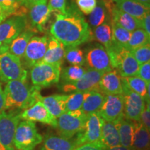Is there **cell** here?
I'll return each mask as SVG.
<instances>
[{
  "mask_svg": "<svg viewBox=\"0 0 150 150\" xmlns=\"http://www.w3.org/2000/svg\"><path fill=\"white\" fill-rule=\"evenodd\" d=\"M79 9L85 15L90 13L97 5V0H76Z\"/></svg>",
  "mask_w": 150,
  "mask_h": 150,
  "instance_id": "obj_40",
  "label": "cell"
},
{
  "mask_svg": "<svg viewBox=\"0 0 150 150\" xmlns=\"http://www.w3.org/2000/svg\"><path fill=\"white\" fill-rule=\"evenodd\" d=\"M6 18V17L5 16V15L4 14V13L1 11V9H0V23H1V22H3Z\"/></svg>",
  "mask_w": 150,
  "mask_h": 150,
  "instance_id": "obj_50",
  "label": "cell"
},
{
  "mask_svg": "<svg viewBox=\"0 0 150 150\" xmlns=\"http://www.w3.org/2000/svg\"><path fill=\"white\" fill-rule=\"evenodd\" d=\"M110 1H115V3H117V2H118V1H121V0H110Z\"/></svg>",
  "mask_w": 150,
  "mask_h": 150,
  "instance_id": "obj_51",
  "label": "cell"
},
{
  "mask_svg": "<svg viewBox=\"0 0 150 150\" xmlns=\"http://www.w3.org/2000/svg\"><path fill=\"white\" fill-rule=\"evenodd\" d=\"M64 58L71 65L82 66L86 63L83 52L78 47H66Z\"/></svg>",
  "mask_w": 150,
  "mask_h": 150,
  "instance_id": "obj_36",
  "label": "cell"
},
{
  "mask_svg": "<svg viewBox=\"0 0 150 150\" xmlns=\"http://www.w3.org/2000/svg\"><path fill=\"white\" fill-rule=\"evenodd\" d=\"M107 18V8L106 5L103 0H99L96 6L90 13L89 22L91 27L95 29L101 24L106 22Z\"/></svg>",
  "mask_w": 150,
  "mask_h": 150,
  "instance_id": "obj_32",
  "label": "cell"
},
{
  "mask_svg": "<svg viewBox=\"0 0 150 150\" xmlns=\"http://www.w3.org/2000/svg\"><path fill=\"white\" fill-rule=\"evenodd\" d=\"M99 91L105 95L122 94L121 76L115 69L103 74L99 82Z\"/></svg>",
  "mask_w": 150,
  "mask_h": 150,
  "instance_id": "obj_17",
  "label": "cell"
},
{
  "mask_svg": "<svg viewBox=\"0 0 150 150\" xmlns=\"http://www.w3.org/2000/svg\"><path fill=\"white\" fill-rule=\"evenodd\" d=\"M48 6L52 12L65 14L67 12V0H49Z\"/></svg>",
  "mask_w": 150,
  "mask_h": 150,
  "instance_id": "obj_39",
  "label": "cell"
},
{
  "mask_svg": "<svg viewBox=\"0 0 150 150\" xmlns=\"http://www.w3.org/2000/svg\"><path fill=\"white\" fill-rule=\"evenodd\" d=\"M64 54L65 46L51 35L48 38L47 48L41 62L47 63H62Z\"/></svg>",
  "mask_w": 150,
  "mask_h": 150,
  "instance_id": "obj_23",
  "label": "cell"
},
{
  "mask_svg": "<svg viewBox=\"0 0 150 150\" xmlns=\"http://www.w3.org/2000/svg\"><path fill=\"white\" fill-rule=\"evenodd\" d=\"M22 4L27 8H29L31 6L40 3H47V0H20Z\"/></svg>",
  "mask_w": 150,
  "mask_h": 150,
  "instance_id": "obj_45",
  "label": "cell"
},
{
  "mask_svg": "<svg viewBox=\"0 0 150 150\" xmlns=\"http://www.w3.org/2000/svg\"><path fill=\"white\" fill-rule=\"evenodd\" d=\"M120 137V145L133 148L135 133V122L124 117L116 120Z\"/></svg>",
  "mask_w": 150,
  "mask_h": 150,
  "instance_id": "obj_22",
  "label": "cell"
},
{
  "mask_svg": "<svg viewBox=\"0 0 150 150\" xmlns=\"http://www.w3.org/2000/svg\"><path fill=\"white\" fill-rule=\"evenodd\" d=\"M50 33L65 47H78L91 35L88 23L76 8H67L65 14H56Z\"/></svg>",
  "mask_w": 150,
  "mask_h": 150,
  "instance_id": "obj_1",
  "label": "cell"
},
{
  "mask_svg": "<svg viewBox=\"0 0 150 150\" xmlns=\"http://www.w3.org/2000/svg\"><path fill=\"white\" fill-rule=\"evenodd\" d=\"M62 63H47L40 62L31 70V79L33 85L42 88L50 87L59 82Z\"/></svg>",
  "mask_w": 150,
  "mask_h": 150,
  "instance_id": "obj_5",
  "label": "cell"
},
{
  "mask_svg": "<svg viewBox=\"0 0 150 150\" xmlns=\"http://www.w3.org/2000/svg\"><path fill=\"white\" fill-rule=\"evenodd\" d=\"M121 80L123 86L126 87L130 91L138 94L142 97H143L145 100L147 86V83H146L145 81L138 77V76H126V77L121 76Z\"/></svg>",
  "mask_w": 150,
  "mask_h": 150,
  "instance_id": "obj_31",
  "label": "cell"
},
{
  "mask_svg": "<svg viewBox=\"0 0 150 150\" xmlns=\"http://www.w3.org/2000/svg\"><path fill=\"white\" fill-rule=\"evenodd\" d=\"M104 72L88 68L80 79L74 83H61L59 88L65 93L99 91V82Z\"/></svg>",
  "mask_w": 150,
  "mask_h": 150,
  "instance_id": "obj_10",
  "label": "cell"
},
{
  "mask_svg": "<svg viewBox=\"0 0 150 150\" xmlns=\"http://www.w3.org/2000/svg\"><path fill=\"white\" fill-rule=\"evenodd\" d=\"M47 42L48 38L46 35H33L31 38L23 56L28 66L32 67L42 61L47 48Z\"/></svg>",
  "mask_w": 150,
  "mask_h": 150,
  "instance_id": "obj_15",
  "label": "cell"
},
{
  "mask_svg": "<svg viewBox=\"0 0 150 150\" xmlns=\"http://www.w3.org/2000/svg\"><path fill=\"white\" fill-rule=\"evenodd\" d=\"M42 136L38 132L33 122H20L15 133L13 145L18 150H33L42 141Z\"/></svg>",
  "mask_w": 150,
  "mask_h": 150,
  "instance_id": "obj_4",
  "label": "cell"
},
{
  "mask_svg": "<svg viewBox=\"0 0 150 150\" xmlns=\"http://www.w3.org/2000/svg\"><path fill=\"white\" fill-rule=\"evenodd\" d=\"M42 142L40 150H74L76 147L74 139L54 134L46 135Z\"/></svg>",
  "mask_w": 150,
  "mask_h": 150,
  "instance_id": "obj_21",
  "label": "cell"
},
{
  "mask_svg": "<svg viewBox=\"0 0 150 150\" xmlns=\"http://www.w3.org/2000/svg\"><path fill=\"white\" fill-rule=\"evenodd\" d=\"M149 146V131L142 123L135 122L133 148L134 150H148Z\"/></svg>",
  "mask_w": 150,
  "mask_h": 150,
  "instance_id": "obj_28",
  "label": "cell"
},
{
  "mask_svg": "<svg viewBox=\"0 0 150 150\" xmlns=\"http://www.w3.org/2000/svg\"><path fill=\"white\" fill-rule=\"evenodd\" d=\"M124 116L127 119L140 122L146 102L143 97L122 86Z\"/></svg>",
  "mask_w": 150,
  "mask_h": 150,
  "instance_id": "obj_11",
  "label": "cell"
},
{
  "mask_svg": "<svg viewBox=\"0 0 150 150\" xmlns=\"http://www.w3.org/2000/svg\"><path fill=\"white\" fill-rule=\"evenodd\" d=\"M85 62L89 68L102 72L112 70L107 50L101 44H95L86 50Z\"/></svg>",
  "mask_w": 150,
  "mask_h": 150,
  "instance_id": "obj_12",
  "label": "cell"
},
{
  "mask_svg": "<svg viewBox=\"0 0 150 150\" xmlns=\"http://www.w3.org/2000/svg\"><path fill=\"white\" fill-rule=\"evenodd\" d=\"M84 92H74L67 95L65 104V112L81 110L83 102Z\"/></svg>",
  "mask_w": 150,
  "mask_h": 150,
  "instance_id": "obj_37",
  "label": "cell"
},
{
  "mask_svg": "<svg viewBox=\"0 0 150 150\" xmlns=\"http://www.w3.org/2000/svg\"><path fill=\"white\" fill-rule=\"evenodd\" d=\"M86 71V69L81 65H72L66 67L61 74L62 83H74L82 77Z\"/></svg>",
  "mask_w": 150,
  "mask_h": 150,
  "instance_id": "obj_35",
  "label": "cell"
},
{
  "mask_svg": "<svg viewBox=\"0 0 150 150\" xmlns=\"http://www.w3.org/2000/svg\"><path fill=\"white\" fill-rule=\"evenodd\" d=\"M27 72L20 58L8 51L0 54V81L3 82L20 80L26 81Z\"/></svg>",
  "mask_w": 150,
  "mask_h": 150,
  "instance_id": "obj_7",
  "label": "cell"
},
{
  "mask_svg": "<svg viewBox=\"0 0 150 150\" xmlns=\"http://www.w3.org/2000/svg\"><path fill=\"white\" fill-rule=\"evenodd\" d=\"M111 31L112 43L115 45L125 48L130 39L131 32L113 21L111 22Z\"/></svg>",
  "mask_w": 150,
  "mask_h": 150,
  "instance_id": "obj_33",
  "label": "cell"
},
{
  "mask_svg": "<svg viewBox=\"0 0 150 150\" xmlns=\"http://www.w3.org/2000/svg\"><path fill=\"white\" fill-rule=\"evenodd\" d=\"M7 51H8V45H4L2 43L0 42V54Z\"/></svg>",
  "mask_w": 150,
  "mask_h": 150,
  "instance_id": "obj_48",
  "label": "cell"
},
{
  "mask_svg": "<svg viewBox=\"0 0 150 150\" xmlns=\"http://www.w3.org/2000/svg\"><path fill=\"white\" fill-rule=\"evenodd\" d=\"M105 147H103L100 142L95 143H86L77 146L74 150H104Z\"/></svg>",
  "mask_w": 150,
  "mask_h": 150,
  "instance_id": "obj_43",
  "label": "cell"
},
{
  "mask_svg": "<svg viewBox=\"0 0 150 150\" xmlns=\"http://www.w3.org/2000/svg\"><path fill=\"white\" fill-rule=\"evenodd\" d=\"M104 150H134V148H129V147H124V146L119 145L117 146H115V147L105 148Z\"/></svg>",
  "mask_w": 150,
  "mask_h": 150,
  "instance_id": "obj_47",
  "label": "cell"
},
{
  "mask_svg": "<svg viewBox=\"0 0 150 150\" xmlns=\"http://www.w3.org/2000/svg\"><path fill=\"white\" fill-rule=\"evenodd\" d=\"M27 7L20 0H0V9L6 18L8 16H25Z\"/></svg>",
  "mask_w": 150,
  "mask_h": 150,
  "instance_id": "obj_30",
  "label": "cell"
},
{
  "mask_svg": "<svg viewBox=\"0 0 150 150\" xmlns=\"http://www.w3.org/2000/svg\"><path fill=\"white\" fill-rule=\"evenodd\" d=\"M136 76L145 81L146 83H150V61L139 65Z\"/></svg>",
  "mask_w": 150,
  "mask_h": 150,
  "instance_id": "obj_41",
  "label": "cell"
},
{
  "mask_svg": "<svg viewBox=\"0 0 150 150\" xmlns=\"http://www.w3.org/2000/svg\"><path fill=\"white\" fill-rule=\"evenodd\" d=\"M102 118L98 112L88 115L83 127L75 136L76 147L86 143L99 142L101 136Z\"/></svg>",
  "mask_w": 150,
  "mask_h": 150,
  "instance_id": "obj_9",
  "label": "cell"
},
{
  "mask_svg": "<svg viewBox=\"0 0 150 150\" xmlns=\"http://www.w3.org/2000/svg\"><path fill=\"white\" fill-rule=\"evenodd\" d=\"M110 12H111L112 21L119 24L122 27L125 28L127 31L133 32L135 30L141 29L139 20L120 10L115 6L112 7Z\"/></svg>",
  "mask_w": 150,
  "mask_h": 150,
  "instance_id": "obj_26",
  "label": "cell"
},
{
  "mask_svg": "<svg viewBox=\"0 0 150 150\" xmlns=\"http://www.w3.org/2000/svg\"><path fill=\"white\" fill-rule=\"evenodd\" d=\"M34 34L35 31L32 30L24 31L11 42L8 45V52L20 59L23 57L28 43Z\"/></svg>",
  "mask_w": 150,
  "mask_h": 150,
  "instance_id": "obj_27",
  "label": "cell"
},
{
  "mask_svg": "<svg viewBox=\"0 0 150 150\" xmlns=\"http://www.w3.org/2000/svg\"><path fill=\"white\" fill-rule=\"evenodd\" d=\"M115 6L139 20L150 13L149 7L146 6L136 0H121L115 3Z\"/></svg>",
  "mask_w": 150,
  "mask_h": 150,
  "instance_id": "obj_25",
  "label": "cell"
},
{
  "mask_svg": "<svg viewBox=\"0 0 150 150\" xmlns=\"http://www.w3.org/2000/svg\"><path fill=\"white\" fill-rule=\"evenodd\" d=\"M99 142L105 148L120 145V137L116 122H109L102 119Z\"/></svg>",
  "mask_w": 150,
  "mask_h": 150,
  "instance_id": "obj_20",
  "label": "cell"
},
{
  "mask_svg": "<svg viewBox=\"0 0 150 150\" xmlns=\"http://www.w3.org/2000/svg\"><path fill=\"white\" fill-rule=\"evenodd\" d=\"M140 21V27L150 36V14L149 13L142 18Z\"/></svg>",
  "mask_w": 150,
  "mask_h": 150,
  "instance_id": "obj_44",
  "label": "cell"
},
{
  "mask_svg": "<svg viewBox=\"0 0 150 150\" xmlns=\"http://www.w3.org/2000/svg\"><path fill=\"white\" fill-rule=\"evenodd\" d=\"M98 114L103 120L109 122H115L124 117L122 94L105 95Z\"/></svg>",
  "mask_w": 150,
  "mask_h": 150,
  "instance_id": "obj_13",
  "label": "cell"
},
{
  "mask_svg": "<svg viewBox=\"0 0 150 150\" xmlns=\"http://www.w3.org/2000/svg\"><path fill=\"white\" fill-rule=\"evenodd\" d=\"M4 110V91L0 83V112Z\"/></svg>",
  "mask_w": 150,
  "mask_h": 150,
  "instance_id": "obj_46",
  "label": "cell"
},
{
  "mask_svg": "<svg viewBox=\"0 0 150 150\" xmlns=\"http://www.w3.org/2000/svg\"><path fill=\"white\" fill-rule=\"evenodd\" d=\"M25 16H14L0 23V42L9 45L26 28Z\"/></svg>",
  "mask_w": 150,
  "mask_h": 150,
  "instance_id": "obj_14",
  "label": "cell"
},
{
  "mask_svg": "<svg viewBox=\"0 0 150 150\" xmlns=\"http://www.w3.org/2000/svg\"><path fill=\"white\" fill-rule=\"evenodd\" d=\"M107 52L112 68L115 69L122 77L136 76L140 64L130 51L112 44Z\"/></svg>",
  "mask_w": 150,
  "mask_h": 150,
  "instance_id": "obj_3",
  "label": "cell"
},
{
  "mask_svg": "<svg viewBox=\"0 0 150 150\" xmlns=\"http://www.w3.org/2000/svg\"><path fill=\"white\" fill-rule=\"evenodd\" d=\"M93 38L107 50L112 45L111 25L107 22L93 29Z\"/></svg>",
  "mask_w": 150,
  "mask_h": 150,
  "instance_id": "obj_29",
  "label": "cell"
},
{
  "mask_svg": "<svg viewBox=\"0 0 150 150\" xmlns=\"http://www.w3.org/2000/svg\"><path fill=\"white\" fill-rule=\"evenodd\" d=\"M88 115L81 110L65 112L58 117L57 127L59 136L71 139L81 129Z\"/></svg>",
  "mask_w": 150,
  "mask_h": 150,
  "instance_id": "obj_8",
  "label": "cell"
},
{
  "mask_svg": "<svg viewBox=\"0 0 150 150\" xmlns=\"http://www.w3.org/2000/svg\"><path fill=\"white\" fill-rule=\"evenodd\" d=\"M131 53L139 64L147 63L150 61V45L140 47L135 50H131Z\"/></svg>",
  "mask_w": 150,
  "mask_h": 150,
  "instance_id": "obj_38",
  "label": "cell"
},
{
  "mask_svg": "<svg viewBox=\"0 0 150 150\" xmlns=\"http://www.w3.org/2000/svg\"><path fill=\"white\" fill-rule=\"evenodd\" d=\"M140 123L147 129L150 130V103H146L145 109L142 112L141 117H140Z\"/></svg>",
  "mask_w": 150,
  "mask_h": 150,
  "instance_id": "obj_42",
  "label": "cell"
},
{
  "mask_svg": "<svg viewBox=\"0 0 150 150\" xmlns=\"http://www.w3.org/2000/svg\"><path fill=\"white\" fill-rule=\"evenodd\" d=\"M40 87H29L26 81L20 80L7 82L4 90V110L27 109L38 102Z\"/></svg>",
  "mask_w": 150,
  "mask_h": 150,
  "instance_id": "obj_2",
  "label": "cell"
},
{
  "mask_svg": "<svg viewBox=\"0 0 150 150\" xmlns=\"http://www.w3.org/2000/svg\"><path fill=\"white\" fill-rule=\"evenodd\" d=\"M105 95L99 91H90L83 93V102L81 110L86 115L98 112L104 102Z\"/></svg>",
  "mask_w": 150,
  "mask_h": 150,
  "instance_id": "obj_24",
  "label": "cell"
},
{
  "mask_svg": "<svg viewBox=\"0 0 150 150\" xmlns=\"http://www.w3.org/2000/svg\"><path fill=\"white\" fill-rule=\"evenodd\" d=\"M67 98V95H53L44 97L39 94L38 101L42 103L52 115L58 118L65 112Z\"/></svg>",
  "mask_w": 150,
  "mask_h": 150,
  "instance_id": "obj_19",
  "label": "cell"
},
{
  "mask_svg": "<svg viewBox=\"0 0 150 150\" xmlns=\"http://www.w3.org/2000/svg\"><path fill=\"white\" fill-rule=\"evenodd\" d=\"M150 36L142 29H138L131 32V35L125 49L129 51L149 44Z\"/></svg>",
  "mask_w": 150,
  "mask_h": 150,
  "instance_id": "obj_34",
  "label": "cell"
},
{
  "mask_svg": "<svg viewBox=\"0 0 150 150\" xmlns=\"http://www.w3.org/2000/svg\"><path fill=\"white\" fill-rule=\"evenodd\" d=\"M29 17L31 24L35 29L42 31L51 17L52 11L47 3H40L29 7Z\"/></svg>",
  "mask_w": 150,
  "mask_h": 150,
  "instance_id": "obj_18",
  "label": "cell"
},
{
  "mask_svg": "<svg viewBox=\"0 0 150 150\" xmlns=\"http://www.w3.org/2000/svg\"><path fill=\"white\" fill-rule=\"evenodd\" d=\"M136 1L150 8V0H136Z\"/></svg>",
  "mask_w": 150,
  "mask_h": 150,
  "instance_id": "obj_49",
  "label": "cell"
},
{
  "mask_svg": "<svg viewBox=\"0 0 150 150\" xmlns=\"http://www.w3.org/2000/svg\"><path fill=\"white\" fill-rule=\"evenodd\" d=\"M20 113L17 109L0 112V150H14L15 133L21 120Z\"/></svg>",
  "mask_w": 150,
  "mask_h": 150,
  "instance_id": "obj_6",
  "label": "cell"
},
{
  "mask_svg": "<svg viewBox=\"0 0 150 150\" xmlns=\"http://www.w3.org/2000/svg\"><path fill=\"white\" fill-rule=\"evenodd\" d=\"M20 118L24 120L38 122L50 125L55 129L57 127V118L52 115L45 107L44 105L39 101L21 112Z\"/></svg>",
  "mask_w": 150,
  "mask_h": 150,
  "instance_id": "obj_16",
  "label": "cell"
}]
</instances>
